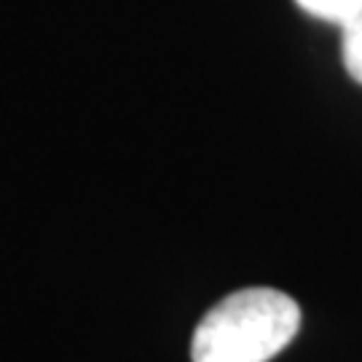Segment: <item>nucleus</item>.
<instances>
[{
    "label": "nucleus",
    "instance_id": "f257e3e1",
    "mask_svg": "<svg viewBox=\"0 0 362 362\" xmlns=\"http://www.w3.org/2000/svg\"><path fill=\"white\" fill-rule=\"evenodd\" d=\"M300 306L274 287H245L218 300L196 325L194 362H269L296 338Z\"/></svg>",
    "mask_w": 362,
    "mask_h": 362
},
{
    "label": "nucleus",
    "instance_id": "7ed1b4c3",
    "mask_svg": "<svg viewBox=\"0 0 362 362\" xmlns=\"http://www.w3.org/2000/svg\"><path fill=\"white\" fill-rule=\"evenodd\" d=\"M296 3L311 16L322 22H333L338 27L362 11V0H296Z\"/></svg>",
    "mask_w": 362,
    "mask_h": 362
},
{
    "label": "nucleus",
    "instance_id": "f03ea898",
    "mask_svg": "<svg viewBox=\"0 0 362 362\" xmlns=\"http://www.w3.org/2000/svg\"><path fill=\"white\" fill-rule=\"evenodd\" d=\"M341 54L346 73L362 83V11L341 25Z\"/></svg>",
    "mask_w": 362,
    "mask_h": 362
}]
</instances>
